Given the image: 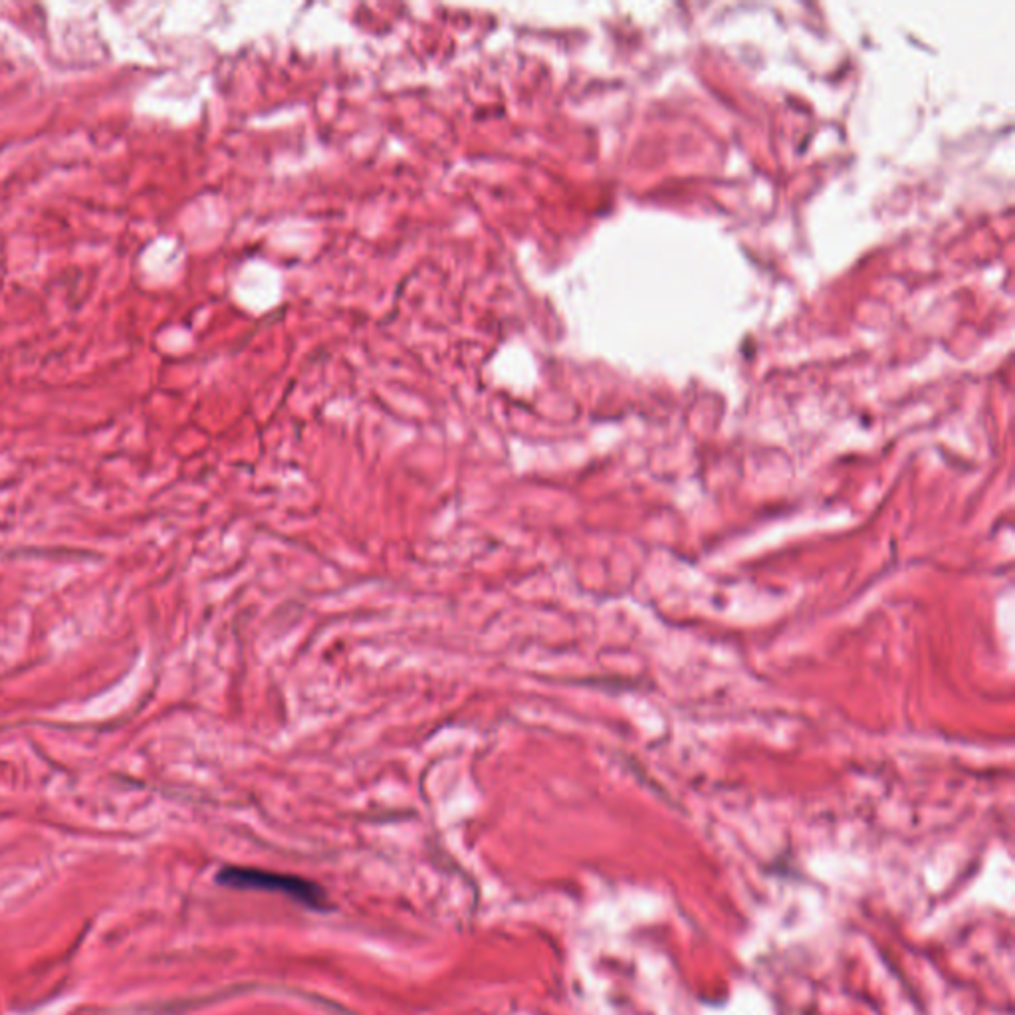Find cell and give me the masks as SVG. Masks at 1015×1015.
I'll return each instance as SVG.
<instances>
[{"instance_id":"1","label":"cell","mask_w":1015,"mask_h":1015,"mask_svg":"<svg viewBox=\"0 0 1015 1015\" xmlns=\"http://www.w3.org/2000/svg\"><path fill=\"white\" fill-rule=\"evenodd\" d=\"M219 885L234 891H262L288 897L312 910H328L330 899L318 883L286 873H274L254 867H225L217 875Z\"/></svg>"}]
</instances>
